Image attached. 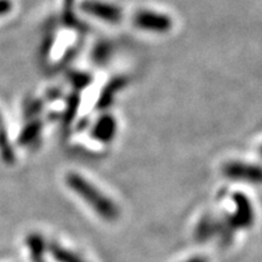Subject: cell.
<instances>
[{"label": "cell", "instance_id": "cell-12", "mask_svg": "<svg viewBox=\"0 0 262 262\" xmlns=\"http://www.w3.org/2000/svg\"><path fill=\"white\" fill-rule=\"evenodd\" d=\"M185 262H209V260L204 256H193L188 260H186Z\"/></svg>", "mask_w": 262, "mask_h": 262}, {"label": "cell", "instance_id": "cell-2", "mask_svg": "<svg viewBox=\"0 0 262 262\" xmlns=\"http://www.w3.org/2000/svg\"><path fill=\"white\" fill-rule=\"evenodd\" d=\"M222 172L226 178L231 180L262 185V166L258 164L233 160L225 164Z\"/></svg>", "mask_w": 262, "mask_h": 262}, {"label": "cell", "instance_id": "cell-1", "mask_svg": "<svg viewBox=\"0 0 262 262\" xmlns=\"http://www.w3.org/2000/svg\"><path fill=\"white\" fill-rule=\"evenodd\" d=\"M66 183L71 191L80 196L101 219L106 221H116L119 219V206L89 180L77 172H70L66 176Z\"/></svg>", "mask_w": 262, "mask_h": 262}, {"label": "cell", "instance_id": "cell-7", "mask_svg": "<svg viewBox=\"0 0 262 262\" xmlns=\"http://www.w3.org/2000/svg\"><path fill=\"white\" fill-rule=\"evenodd\" d=\"M27 247L31 250V256L33 262H45L44 251H45V242L39 234H29L27 237Z\"/></svg>", "mask_w": 262, "mask_h": 262}, {"label": "cell", "instance_id": "cell-9", "mask_svg": "<svg viewBox=\"0 0 262 262\" xmlns=\"http://www.w3.org/2000/svg\"><path fill=\"white\" fill-rule=\"evenodd\" d=\"M0 156L5 163L12 164L15 162V152L10 145L6 131L2 126H0Z\"/></svg>", "mask_w": 262, "mask_h": 262}, {"label": "cell", "instance_id": "cell-13", "mask_svg": "<svg viewBox=\"0 0 262 262\" xmlns=\"http://www.w3.org/2000/svg\"><path fill=\"white\" fill-rule=\"evenodd\" d=\"M260 156H261V157H262V146H261V147H260Z\"/></svg>", "mask_w": 262, "mask_h": 262}, {"label": "cell", "instance_id": "cell-11", "mask_svg": "<svg viewBox=\"0 0 262 262\" xmlns=\"http://www.w3.org/2000/svg\"><path fill=\"white\" fill-rule=\"evenodd\" d=\"M12 9L11 0H0V16H5L9 14Z\"/></svg>", "mask_w": 262, "mask_h": 262}, {"label": "cell", "instance_id": "cell-14", "mask_svg": "<svg viewBox=\"0 0 262 262\" xmlns=\"http://www.w3.org/2000/svg\"><path fill=\"white\" fill-rule=\"evenodd\" d=\"M0 120H2V119H0Z\"/></svg>", "mask_w": 262, "mask_h": 262}, {"label": "cell", "instance_id": "cell-8", "mask_svg": "<svg viewBox=\"0 0 262 262\" xmlns=\"http://www.w3.org/2000/svg\"><path fill=\"white\" fill-rule=\"evenodd\" d=\"M50 248V253L52 257L55 258L57 262H85L79 255H77L70 249H66L61 247L60 244L51 243L49 245Z\"/></svg>", "mask_w": 262, "mask_h": 262}, {"label": "cell", "instance_id": "cell-6", "mask_svg": "<svg viewBox=\"0 0 262 262\" xmlns=\"http://www.w3.org/2000/svg\"><path fill=\"white\" fill-rule=\"evenodd\" d=\"M86 11L91 12V14L101 17L106 21H112L117 22L120 18V12L118 11V9H114L110 5L104 4H97V3H89L86 5Z\"/></svg>", "mask_w": 262, "mask_h": 262}, {"label": "cell", "instance_id": "cell-5", "mask_svg": "<svg viewBox=\"0 0 262 262\" xmlns=\"http://www.w3.org/2000/svg\"><path fill=\"white\" fill-rule=\"evenodd\" d=\"M117 133V124L116 120L113 119L111 116H106L101 118L100 120L96 123L93 135L95 139L102 141V142H110L114 139V135Z\"/></svg>", "mask_w": 262, "mask_h": 262}, {"label": "cell", "instance_id": "cell-3", "mask_svg": "<svg viewBox=\"0 0 262 262\" xmlns=\"http://www.w3.org/2000/svg\"><path fill=\"white\" fill-rule=\"evenodd\" d=\"M235 203L234 212L229 216L228 226L233 229H247L254 225L255 210L250 199L243 193H235L233 195Z\"/></svg>", "mask_w": 262, "mask_h": 262}, {"label": "cell", "instance_id": "cell-10", "mask_svg": "<svg viewBox=\"0 0 262 262\" xmlns=\"http://www.w3.org/2000/svg\"><path fill=\"white\" fill-rule=\"evenodd\" d=\"M39 131H40V124L39 123L29 124V125L22 131L21 135H19L18 142L24 146L28 145V143H31L32 141L37 139V136L39 135Z\"/></svg>", "mask_w": 262, "mask_h": 262}, {"label": "cell", "instance_id": "cell-4", "mask_svg": "<svg viewBox=\"0 0 262 262\" xmlns=\"http://www.w3.org/2000/svg\"><path fill=\"white\" fill-rule=\"evenodd\" d=\"M134 24L147 32L165 33L171 29L172 21L169 16L153 11H140L134 16Z\"/></svg>", "mask_w": 262, "mask_h": 262}]
</instances>
